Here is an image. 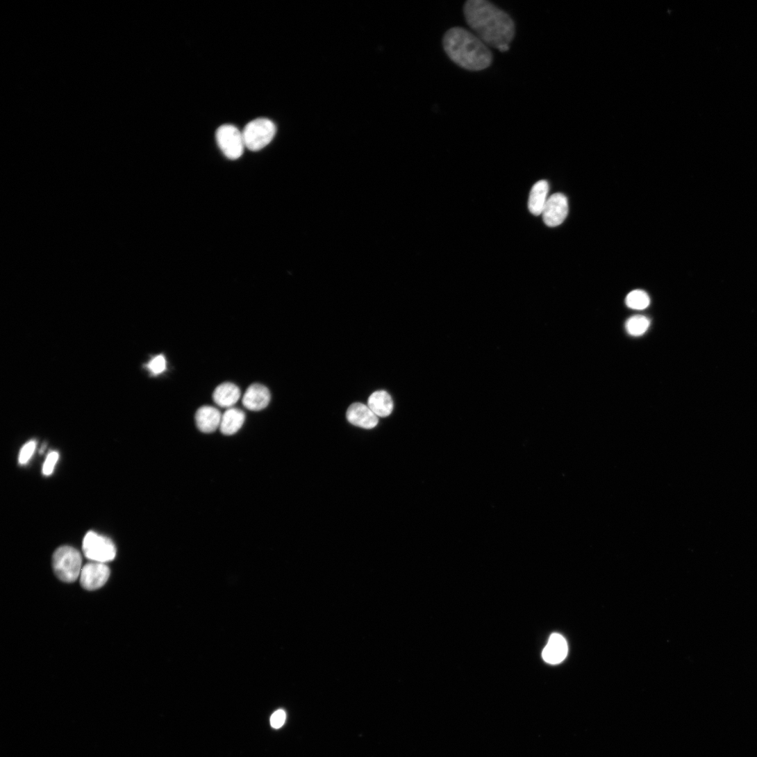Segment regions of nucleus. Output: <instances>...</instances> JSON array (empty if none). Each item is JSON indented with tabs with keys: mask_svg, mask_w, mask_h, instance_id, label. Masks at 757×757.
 I'll return each instance as SVG.
<instances>
[{
	"mask_svg": "<svg viewBox=\"0 0 757 757\" xmlns=\"http://www.w3.org/2000/svg\"><path fill=\"white\" fill-rule=\"evenodd\" d=\"M286 714L283 710H278L274 713L270 719L271 726L276 729L283 726L285 722Z\"/></svg>",
	"mask_w": 757,
	"mask_h": 757,
	"instance_id": "22",
	"label": "nucleus"
},
{
	"mask_svg": "<svg viewBox=\"0 0 757 757\" xmlns=\"http://www.w3.org/2000/svg\"><path fill=\"white\" fill-rule=\"evenodd\" d=\"M83 559L81 553L71 547H61L53 554L52 564L57 577L66 583H72L81 576Z\"/></svg>",
	"mask_w": 757,
	"mask_h": 757,
	"instance_id": "3",
	"label": "nucleus"
},
{
	"mask_svg": "<svg viewBox=\"0 0 757 757\" xmlns=\"http://www.w3.org/2000/svg\"><path fill=\"white\" fill-rule=\"evenodd\" d=\"M649 326L650 321L646 317L638 315L630 318L627 321L626 328L630 335L640 336L647 332Z\"/></svg>",
	"mask_w": 757,
	"mask_h": 757,
	"instance_id": "18",
	"label": "nucleus"
},
{
	"mask_svg": "<svg viewBox=\"0 0 757 757\" xmlns=\"http://www.w3.org/2000/svg\"><path fill=\"white\" fill-rule=\"evenodd\" d=\"M110 575L109 567L103 563H92L85 565L81 574V583L88 590H95L103 586Z\"/></svg>",
	"mask_w": 757,
	"mask_h": 757,
	"instance_id": "8",
	"label": "nucleus"
},
{
	"mask_svg": "<svg viewBox=\"0 0 757 757\" xmlns=\"http://www.w3.org/2000/svg\"><path fill=\"white\" fill-rule=\"evenodd\" d=\"M217 144L226 158L236 160L240 158L246 147L243 133L235 126L222 125L216 131Z\"/></svg>",
	"mask_w": 757,
	"mask_h": 757,
	"instance_id": "5",
	"label": "nucleus"
},
{
	"mask_svg": "<svg viewBox=\"0 0 757 757\" xmlns=\"http://www.w3.org/2000/svg\"><path fill=\"white\" fill-rule=\"evenodd\" d=\"M213 401L219 407L231 408L240 400L241 391L233 383H224L218 386L213 393Z\"/></svg>",
	"mask_w": 757,
	"mask_h": 757,
	"instance_id": "14",
	"label": "nucleus"
},
{
	"mask_svg": "<svg viewBox=\"0 0 757 757\" xmlns=\"http://www.w3.org/2000/svg\"><path fill=\"white\" fill-rule=\"evenodd\" d=\"M245 419L246 415L242 410L234 408L227 409L222 416L219 430L223 435H233L242 429Z\"/></svg>",
	"mask_w": 757,
	"mask_h": 757,
	"instance_id": "15",
	"label": "nucleus"
},
{
	"mask_svg": "<svg viewBox=\"0 0 757 757\" xmlns=\"http://www.w3.org/2000/svg\"><path fill=\"white\" fill-rule=\"evenodd\" d=\"M35 449L36 442L35 440H31L28 442L26 443L22 448L19 453V464L22 465L27 464L33 456Z\"/></svg>",
	"mask_w": 757,
	"mask_h": 757,
	"instance_id": "20",
	"label": "nucleus"
},
{
	"mask_svg": "<svg viewBox=\"0 0 757 757\" xmlns=\"http://www.w3.org/2000/svg\"><path fill=\"white\" fill-rule=\"evenodd\" d=\"M58 458L59 454L57 451H53L48 454L42 468L44 475L50 476L53 473Z\"/></svg>",
	"mask_w": 757,
	"mask_h": 757,
	"instance_id": "21",
	"label": "nucleus"
},
{
	"mask_svg": "<svg viewBox=\"0 0 757 757\" xmlns=\"http://www.w3.org/2000/svg\"><path fill=\"white\" fill-rule=\"evenodd\" d=\"M549 185L547 181L542 180L535 183L529 198V210L534 215H542L544 207L549 199Z\"/></svg>",
	"mask_w": 757,
	"mask_h": 757,
	"instance_id": "13",
	"label": "nucleus"
},
{
	"mask_svg": "<svg viewBox=\"0 0 757 757\" xmlns=\"http://www.w3.org/2000/svg\"><path fill=\"white\" fill-rule=\"evenodd\" d=\"M627 306L633 310H642L649 307L650 298L644 290H635L631 292L626 297Z\"/></svg>",
	"mask_w": 757,
	"mask_h": 757,
	"instance_id": "17",
	"label": "nucleus"
},
{
	"mask_svg": "<svg viewBox=\"0 0 757 757\" xmlns=\"http://www.w3.org/2000/svg\"><path fill=\"white\" fill-rule=\"evenodd\" d=\"M569 212L567 197L561 193H556L549 197L542 213L544 222L550 227L560 225L566 219Z\"/></svg>",
	"mask_w": 757,
	"mask_h": 757,
	"instance_id": "7",
	"label": "nucleus"
},
{
	"mask_svg": "<svg viewBox=\"0 0 757 757\" xmlns=\"http://www.w3.org/2000/svg\"><path fill=\"white\" fill-rule=\"evenodd\" d=\"M222 415L215 408L203 406L200 408L195 415L197 426L201 432L211 433L219 428Z\"/></svg>",
	"mask_w": 757,
	"mask_h": 757,
	"instance_id": "12",
	"label": "nucleus"
},
{
	"mask_svg": "<svg viewBox=\"0 0 757 757\" xmlns=\"http://www.w3.org/2000/svg\"><path fill=\"white\" fill-rule=\"evenodd\" d=\"M468 26L485 44L506 52L515 35L511 17L487 0H468L464 6Z\"/></svg>",
	"mask_w": 757,
	"mask_h": 757,
	"instance_id": "1",
	"label": "nucleus"
},
{
	"mask_svg": "<svg viewBox=\"0 0 757 757\" xmlns=\"http://www.w3.org/2000/svg\"><path fill=\"white\" fill-rule=\"evenodd\" d=\"M567 653L568 646L565 638L558 633H554L543 650L542 657L545 662L556 665L566 658Z\"/></svg>",
	"mask_w": 757,
	"mask_h": 757,
	"instance_id": "10",
	"label": "nucleus"
},
{
	"mask_svg": "<svg viewBox=\"0 0 757 757\" xmlns=\"http://www.w3.org/2000/svg\"><path fill=\"white\" fill-rule=\"evenodd\" d=\"M271 399L269 390L259 384L249 388L243 397V404L251 411H260L266 408Z\"/></svg>",
	"mask_w": 757,
	"mask_h": 757,
	"instance_id": "11",
	"label": "nucleus"
},
{
	"mask_svg": "<svg viewBox=\"0 0 757 757\" xmlns=\"http://www.w3.org/2000/svg\"><path fill=\"white\" fill-rule=\"evenodd\" d=\"M147 367L153 375L162 374L167 368V361L165 356L160 354L153 358L148 363Z\"/></svg>",
	"mask_w": 757,
	"mask_h": 757,
	"instance_id": "19",
	"label": "nucleus"
},
{
	"mask_svg": "<svg viewBox=\"0 0 757 757\" xmlns=\"http://www.w3.org/2000/svg\"><path fill=\"white\" fill-rule=\"evenodd\" d=\"M367 406L377 417H381L390 416L394 410L392 397L383 390L374 392L368 399Z\"/></svg>",
	"mask_w": 757,
	"mask_h": 757,
	"instance_id": "16",
	"label": "nucleus"
},
{
	"mask_svg": "<svg viewBox=\"0 0 757 757\" xmlns=\"http://www.w3.org/2000/svg\"><path fill=\"white\" fill-rule=\"evenodd\" d=\"M83 550L88 559L101 563L113 560L117 554L112 540L94 532H89L85 537Z\"/></svg>",
	"mask_w": 757,
	"mask_h": 757,
	"instance_id": "6",
	"label": "nucleus"
},
{
	"mask_svg": "<svg viewBox=\"0 0 757 757\" xmlns=\"http://www.w3.org/2000/svg\"><path fill=\"white\" fill-rule=\"evenodd\" d=\"M347 419L351 424L365 429H372L378 422V417L367 405L356 403L350 406L347 412Z\"/></svg>",
	"mask_w": 757,
	"mask_h": 757,
	"instance_id": "9",
	"label": "nucleus"
},
{
	"mask_svg": "<svg viewBox=\"0 0 757 757\" xmlns=\"http://www.w3.org/2000/svg\"><path fill=\"white\" fill-rule=\"evenodd\" d=\"M276 131L275 124L266 118H260L249 122L242 132L246 147L249 150L259 151L273 140Z\"/></svg>",
	"mask_w": 757,
	"mask_h": 757,
	"instance_id": "4",
	"label": "nucleus"
},
{
	"mask_svg": "<svg viewBox=\"0 0 757 757\" xmlns=\"http://www.w3.org/2000/svg\"><path fill=\"white\" fill-rule=\"evenodd\" d=\"M442 44L449 58L465 69L482 71L493 62V54L488 46L464 28L449 29L443 37Z\"/></svg>",
	"mask_w": 757,
	"mask_h": 757,
	"instance_id": "2",
	"label": "nucleus"
}]
</instances>
